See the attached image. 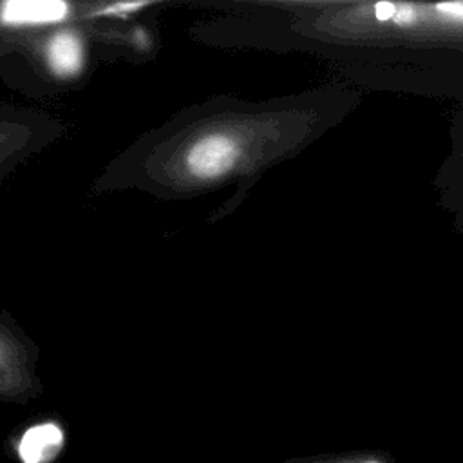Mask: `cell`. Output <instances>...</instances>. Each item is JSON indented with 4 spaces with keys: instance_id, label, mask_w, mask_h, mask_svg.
I'll return each instance as SVG.
<instances>
[{
    "instance_id": "4",
    "label": "cell",
    "mask_w": 463,
    "mask_h": 463,
    "mask_svg": "<svg viewBox=\"0 0 463 463\" xmlns=\"http://www.w3.org/2000/svg\"><path fill=\"white\" fill-rule=\"evenodd\" d=\"M338 80L358 89L463 103V54L335 65Z\"/></svg>"
},
{
    "instance_id": "1",
    "label": "cell",
    "mask_w": 463,
    "mask_h": 463,
    "mask_svg": "<svg viewBox=\"0 0 463 463\" xmlns=\"http://www.w3.org/2000/svg\"><path fill=\"white\" fill-rule=\"evenodd\" d=\"M360 103V90L340 80L266 99L212 96L175 110L114 154L92 192L174 203L250 186L336 128Z\"/></svg>"
},
{
    "instance_id": "2",
    "label": "cell",
    "mask_w": 463,
    "mask_h": 463,
    "mask_svg": "<svg viewBox=\"0 0 463 463\" xmlns=\"http://www.w3.org/2000/svg\"><path fill=\"white\" fill-rule=\"evenodd\" d=\"M190 34L210 47L304 52L335 65L463 54V0H239Z\"/></svg>"
},
{
    "instance_id": "3",
    "label": "cell",
    "mask_w": 463,
    "mask_h": 463,
    "mask_svg": "<svg viewBox=\"0 0 463 463\" xmlns=\"http://www.w3.org/2000/svg\"><path fill=\"white\" fill-rule=\"evenodd\" d=\"M16 42L11 76L22 78L20 89L54 94L78 89L94 71L103 47L121 49L125 27H118L103 14H67L51 24L0 25ZM128 45V43H127Z\"/></svg>"
},
{
    "instance_id": "10",
    "label": "cell",
    "mask_w": 463,
    "mask_h": 463,
    "mask_svg": "<svg viewBox=\"0 0 463 463\" xmlns=\"http://www.w3.org/2000/svg\"><path fill=\"white\" fill-rule=\"evenodd\" d=\"M364 463H380V461H364Z\"/></svg>"
},
{
    "instance_id": "9",
    "label": "cell",
    "mask_w": 463,
    "mask_h": 463,
    "mask_svg": "<svg viewBox=\"0 0 463 463\" xmlns=\"http://www.w3.org/2000/svg\"><path fill=\"white\" fill-rule=\"evenodd\" d=\"M16 42L14 38L0 27V74L7 76L14 65V58H16Z\"/></svg>"
},
{
    "instance_id": "6",
    "label": "cell",
    "mask_w": 463,
    "mask_h": 463,
    "mask_svg": "<svg viewBox=\"0 0 463 463\" xmlns=\"http://www.w3.org/2000/svg\"><path fill=\"white\" fill-rule=\"evenodd\" d=\"M38 345L33 336L0 309V392H25L36 376Z\"/></svg>"
},
{
    "instance_id": "5",
    "label": "cell",
    "mask_w": 463,
    "mask_h": 463,
    "mask_svg": "<svg viewBox=\"0 0 463 463\" xmlns=\"http://www.w3.org/2000/svg\"><path fill=\"white\" fill-rule=\"evenodd\" d=\"M65 134L67 127L56 114L38 107L0 101V183Z\"/></svg>"
},
{
    "instance_id": "7",
    "label": "cell",
    "mask_w": 463,
    "mask_h": 463,
    "mask_svg": "<svg viewBox=\"0 0 463 463\" xmlns=\"http://www.w3.org/2000/svg\"><path fill=\"white\" fill-rule=\"evenodd\" d=\"M449 139L450 150L439 165L432 186L436 204L450 215L452 228L463 233V103L452 110Z\"/></svg>"
},
{
    "instance_id": "8",
    "label": "cell",
    "mask_w": 463,
    "mask_h": 463,
    "mask_svg": "<svg viewBox=\"0 0 463 463\" xmlns=\"http://www.w3.org/2000/svg\"><path fill=\"white\" fill-rule=\"evenodd\" d=\"M63 445L61 430L52 423L31 427L20 439L18 454L24 463H47Z\"/></svg>"
}]
</instances>
